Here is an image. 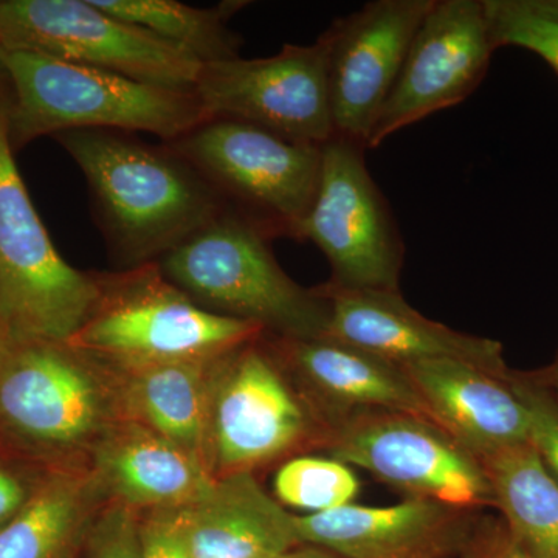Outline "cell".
I'll list each match as a JSON object with an SVG mask.
<instances>
[{
	"instance_id": "obj_1",
	"label": "cell",
	"mask_w": 558,
	"mask_h": 558,
	"mask_svg": "<svg viewBox=\"0 0 558 558\" xmlns=\"http://www.w3.org/2000/svg\"><path fill=\"white\" fill-rule=\"evenodd\" d=\"M53 138L86 178L106 244L128 269L159 263L226 209L207 180L165 143L102 130Z\"/></svg>"
},
{
	"instance_id": "obj_2",
	"label": "cell",
	"mask_w": 558,
	"mask_h": 558,
	"mask_svg": "<svg viewBox=\"0 0 558 558\" xmlns=\"http://www.w3.org/2000/svg\"><path fill=\"white\" fill-rule=\"evenodd\" d=\"M0 61L9 81L7 134L14 153L69 131L149 132L167 143L209 120L194 89L25 51H0Z\"/></svg>"
},
{
	"instance_id": "obj_3",
	"label": "cell",
	"mask_w": 558,
	"mask_h": 558,
	"mask_svg": "<svg viewBox=\"0 0 558 558\" xmlns=\"http://www.w3.org/2000/svg\"><path fill=\"white\" fill-rule=\"evenodd\" d=\"M270 241L226 208L157 264L204 310L255 323L281 339L322 337L328 300L322 290L300 288L286 275Z\"/></svg>"
},
{
	"instance_id": "obj_4",
	"label": "cell",
	"mask_w": 558,
	"mask_h": 558,
	"mask_svg": "<svg viewBox=\"0 0 558 558\" xmlns=\"http://www.w3.org/2000/svg\"><path fill=\"white\" fill-rule=\"evenodd\" d=\"M97 279V306L68 343L117 368L219 359L264 333L255 323L204 310L157 263Z\"/></svg>"
},
{
	"instance_id": "obj_5",
	"label": "cell",
	"mask_w": 558,
	"mask_h": 558,
	"mask_svg": "<svg viewBox=\"0 0 558 558\" xmlns=\"http://www.w3.org/2000/svg\"><path fill=\"white\" fill-rule=\"evenodd\" d=\"M0 90V333L10 347L68 343L100 299L97 277L54 248L17 170Z\"/></svg>"
},
{
	"instance_id": "obj_6",
	"label": "cell",
	"mask_w": 558,
	"mask_h": 558,
	"mask_svg": "<svg viewBox=\"0 0 558 558\" xmlns=\"http://www.w3.org/2000/svg\"><path fill=\"white\" fill-rule=\"evenodd\" d=\"M165 145L207 180L227 209L269 240L299 241L317 194L322 146L229 119L204 121Z\"/></svg>"
},
{
	"instance_id": "obj_7",
	"label": "cell",
	"mask_w": 558,
	"mask_h": 558,
	"mask_svg": "<svg viewBox=\"0 0 558 558\" xmlns=\"http://www.w3.org/2000/svg\"><path fill=\"white\" fill-rule=\"evenodd\" d=\"M0 51H25L194 89L201 62L94 0H0Z\"/></svg>"
},
{
	"instance_id": "obj_8",
	"label": "cell",
	"mask_w": 558,
	"mask_h": 558,
	"mask_svg": "<svg viewBox=\"0 0 558 558\" xmlns=\"http://www.w3.org/2000/svg\"><path fill=\"white\" fill-rule=\"evenodd\" d=\"M365 149L339 135L322 145L317 194L299 241L322 250L332 270L329 282L337 288L399 290L403 241L366 168Z\"/></svg>"
},
{
	"instance_id": "obj_9",
	"label": "cell",
	"mask_w": 558,
	"mask_h": 558,
	"mask_svg": "<svg viewBox=\"0 0 558 558\" xmlns=\"http://www.w3.org/2000/svg\"><path fill=\"white\" fill-rule=\"evenodd\" d=\"M332 458L376 476L409 498L470 510L494 505L478 458L424 418L366 411L330 429Z\"/></svg>"
},
{
	"instance_id": "obj_10",
	"label": "cell",
	"mask_w": 558,
	"mask_h": 558,
	"mask_svg": "<svg viewBox=\"0 0 558 558\" xmlns=\"http://www.w3.org/2000/svg\"><path fill=\"white\" fill-rule=\"evenodd\" d=\"M110 400L94 363L69 343L11 347L0 368V432L39 453L100 440Z\"/></svg>"
},
{
	"instance_id": "obj_11",
	"label": "cell",
	"mask_w": 558,
	"mask_h": 558,
	"mask_svg": "<svg viewBox=\"0 0 558 558\" xmlns=\"http://www.w3.org/2000/svg\"><path fill=\"white\" fill-rule=\"evenodd\" d=\"M259 339L226 355L216 376L209 459L219 476L252 472L314 436L329 439L325 418L293 391Z\"/></svg>"
},
{
	"instance_id": "obj_12",
	"label": "cell",
	"mask_w": 558,
	"mask_h": 558,
	"mask_svg": "<svg viewBox=\"0 0 558 558\" xmlns=\"http://www.w3.org/2000/svg\"><path fill=\"white\" fill-rule=\"evenodd\" d=\"M208 119L255 124L293 142L322 146L333 137L328 44H286L274 57L202 64L194 84Z\"/></svg>"
},
{
	"instance_id": "obj_13",
	"label": "cell",
	"mask_w": 558,
	"mask_h": 558,
	"mask_svg": "<svg viewBox=\"0 0 558 558\" xmlns=\"http://www.w3.org/2000/svg\"><path fill=\"white\" fill-rule=\"evenodd\" d=\"M495 50L484 0H436L414 35L366 148L464 101L486 76Z\"/></svg>"
},
{
	"instance_id": "obj_14",
	"label": "cell",
	"mask_w": 558,
	"mask_h": 558,
	"mask_svg": "<svg viewBox=\"0 0 558 558\" xmlns=\"http://www.w3.org/2000/svg\"><path fill=\"white\" fill-rule=\"evenodd\" d=\"M435 2L374 0L322 33L328 44L333 135L366 148L414 35Z\"/></svg>"
},
{
	"instance_id": "obj_15",
	"label": "cell",
	"mask_w": 558,
	"mask_h": 558,
	"mask_svg": "<svg viewBox=\"0 0 558 558\" xmlns=\"http://www.w3.org/2000/svg\"><path fill=\"white\" fill-rule=\"evenodd\" d=\"M329 317L322 337L341 341L398 366L450 359L508 374L499 341L469 336L433 322L410 306L399 290L319 288Z\"/></svg>"
},
{
	"instance_id": "obj_16",
	"label": "cell",
	"mask_w": 558,
	"mask_h": 558,
	"mask_svg": "<svg viewBox=\"0 0 558 558\" xmlns=\"http://www.w3.org/2000/svg\"><path fill=\"white\" fill-rule=\"evenodd\" d=\"M470 510L407 498L387 508L348 505L296 517L303 545L344 558H451L473 537Z\"/></svg>"
},
{
	"instance_id": "obj_17",
	"label": "cell",
	"mask_w": 558,
	"mask_h": 558,
	"mask_svg": "<svg viewBox=\"0 0 558 558\" xmlns=\"http://www.w3.org/2000/svg\"><path fill=\"white\" fill-rule=\"evenodd\" d=\"M271 351L303 381L330 429L366 411L410 414L439 427L405 371L395 363L326 337H277Z\"/></svg>"
},
{
	"instance_id": "obj_18",
	"label": "cell",
	"mask_w": 558,
	"mask_h": 558,
	"mask_svg": "<svg viewBox=\"0 0 558 558\" xmlns=\"http://www.w3.org/2000/svg\"><path fill=\"white\" fill-rule=\"evenodd\" d=\"M444 432L478 459L531 442L529 417L510 373H492L459 360L400 366Z\"/></svg>"
},
{
	"instance_id": "obj_19",
	"label": "cell",
	"mask_w": 558,
	"mask_h": 558,
	"mask_svg": "<svg viewBox=\"0 0 558 558\" xmlns=\"http://www.w3.org/2000/svg\"><path fill=\"white\" fill-rule=\"evenodd\" d=\"M191 558H267L301 543L296 515L270 497L252 472L216 476L207 494L183 509Z\"/></svg>"
},
{
	"instance_id": "obj_20",
	"label": "cell",
	"mask_w": 558,
	"mask_h": 558,
	"mask_svg": "<svg viewBox=\"0 0 558 558\" xmlns=\"http://www.w3.org/2000/svg\"><path fill=\"white\" fill-rule=\"evenodd\" d=\"M95 459L98 480L131 509L190 508L216 480L204 462L137 421L110 425Z\"/></svg>"
},
{
	"instance_id": "obj_21",
	"label": "cell",
	"mask_w": 558,
	"mask_h": 558,
	"mask_svg": "<svg viewBox=\"0 0 558 558\" xmlns=\"http://www.w3.org/2000/svg\"><path fill=\"white\" fill-rule=\"evenodd\" d=\"M223 357L119 368L128 379L124 399L137 414L135 421L189 451L207 468L213 389Z\"/></svg>"
},
{
	"instance_id": "obj_22",
	"label": "cell",
	"mask_w": 558,
	"mask_h": 558,
	"mask_svg": "<svg viewBox=\"0 0 558 558\" xmlns=\"http://www.w3.org/2000/svg\"><path fill=\"white\" fill-rule=\"evenodd\" d=\"M495 508L532 558H558V484L531 442L480 459Z\"/></svg>"
},
{
	"instance_id": "obj_23",
	"label": "cell",
	"mask_w": 558,
	"mask_h": 558,
	"mask_svg": "<svg viewBox=\"0 0 558 558\" xmlns=\"http://www.w3.org/2000/svg\"><path fill=\"white\" fill-rule=\"evenodd\" d=\"M87 517L86 483L65 473L51 475L0 527V558H73Z\"/></svg>"
},
{
	"instance_id": "obj_24",
	"label": "cell",
	"mask_w": 558,
	"mask_h": 558,
	"mask_svg": "<svg viewBox=\"0 0 558 558\" xmlns=\"http://www.w3.org/2000/svg\"><path fill=\"white\" fill-rule=\"evenodd\" d=\"M120 21L150 33L201 64L241 57V39L229 27L230 17L247 2H222L197 9L178 0H94Z\"/></svg>"
},
{
	"instance_id": "obj_25",
	"label": "cell",
	"mask_w": 558,
	"mask_h": 558,
	"mask_svg": "<svg viewBox=\"0 0 558 558\" xmlns=\"http://www.w3.org/2000/svg\"><path fill=\"white\" fill-rule=\"evenodd\" d=\"M359 492L355 473L336 458H293L275 476L279 502L307 515L352 505Z\"/></svg>"
},
{
	"instance_id": "obj_26",
	"label": "cell",
	"mask_w": 558,
	"mask_h": 558,
	"mask_svg": "<svg viewBox=\"0 0 558 558\" xmlns=\"http://www.w3.org/2000/svg\"><path fill=\"white\" fill-rule=\"evenodd\" d=\"M495 47H519L558 75V0H484Z\"/></svg>"
},
{
	"instance_id": "obj_27",
	"label": "cell",
	"mask_w": 558,
	"mask_h": 558,
	"mask_svg": "<svg viewBox=\"0 0 558 558\" xmlns=\"http://www.w3.org/2000/svg\"><path fill=\"white\" fill-rule=\"evenodd\" d=\"M510 385L527 411L531 446L558 484V403L532 373L512 369Z\"/></svg>"
},
{
	"instance_id": "obj_28",
	"label": "cell",
	"mask_w": 558,
	"mask_h": 558,
	"mask_svg": "<svg viewBox=\"0 0 558 558\" xmlns=\"http://www.w3.org/2000/svg\"><path fill=\"white\" fill-rule=\"evenodd\" d=\"M87 558H140V523L131 508H116L101 517L87 537Z\"/></svg>"
},
{
	"instance_id": "obj_29",
	"label": "cell",
	"mask_w": 558,
	"mask_h": 558,
	"mask_svg": "<svg viewBox=\"0 0 558 558\" xmlns=\"http://www.w3.org/2000/svg\"><path fill=\"white\" fill-rule=\"evenodd\" d=\"M140 558H191L183 526V509L154 510L140 524Z\"/></svg>"
},
{
	"instance_id": "obj_30",
	"label": "cell",
	"mask_w": 558,
	"mask_h": 558,
	"mask_svg": "<svg viewBox=\"0 0 558 558\" xmlns=\"http://www.w3.org/2000/svg\"><path fill=\"white\" fill-rule=\"evenodd\" d=\"M465 558H532L510 534L505 521L475 531L464 550Z\"/></svg>"
},
{
	"instance_id": "obj_31",
	"label": "cell",
	"mask_w": 558,
	"mask_h": 558,
	"mask_svg": "<svg viewBox=\"0 0 558 558\" xmlns=\"http://www.w3.org/2000/svg\"><path fill=\"white\" fill-rule=\"evenodd\" d=\"M28 497L31 492L22 481L9 470L0 468V527L20 512Z\"/></svg>"
},
{
	"instance_id": "obj_32",
	"label": "cell",
	"mask_w": 558,
	"mask_h": 558,
	"mask_svg": "<svg viewBox=\"0 0 558 558\" xmlns=\"http://www.w3.org/2000/svg\"><path fill=\"white\" fill-rule=\"evenodd\" d=\"M535 379L539 381L548 391L556 402L558 403V354L556 360L548 366L539 371H534Z\"/></svg>"
},
{
	"instance_id": "obj_33",
	"label": "cell",
	"mask_w": 558,
	"mask_h": 558,
	"mask_svg": "<svg viewBox=\"0 0 558 558\" xmlns=\"http://www.w3.org/2000/svg\"><path fill=\"white\" fill-rule=\"evenodd\" d=\"M286 558H344L332 550L318 548V546L303 545L292 553H289Z\"/></svg>"
},
{
	"instance_id": "obj_34",
	"label": "cell",
	"mask_w": 558,
	"mask_h": 558,
	"mask_svg": "<svg viewBox=\"0 0 558 558\" xmlns=\"http://www.w3.org/2000/svg\"><path fill=\"white\" fill-rule=\"evenodd\" d=\"M10 344L7 343V340L3 339L2 333H0V368H2L3 362H5L7 355L10 352Z\"/></svg>"
},
{
	"instance_id": "obj_35",
	"label": "cell",
	"mask_w": 558,
	"mask_h": 558,
	"mask_svg": "<svg viewBox=\"0 0 558 558\" xmlns=\"http://www.w3.org/2000/svg\"><path fill=\"white\" fill-rule=\"evenodd\" d=\"M9 81H7L5 69H3L2 61H0V90L7 89Z\"/></svg>"
},
{
	"instance_id": "obj_36",
	"label": "cell",
	"mask_w": 558,
	"mask_h": 558,
	"mask_svg": "<svg viewBox=\"0 0 558 558\" xmlns=\"http://www.w3.org/2000/svg\"><path fill=\"white\" fill-rule=\"evenodd\" d=\"M286 556H288V554H284V556H279V557H267V558H286Z\"/></svg>"
}]
</instances>
